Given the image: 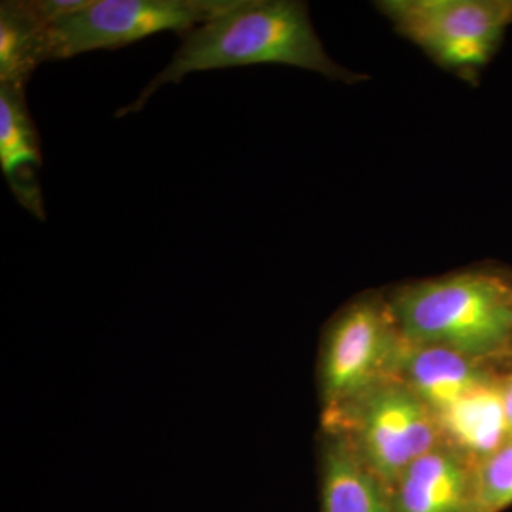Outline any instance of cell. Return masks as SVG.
Masks as SVG:
<instances>
[{"instance_id":"cell-1","label":"cell","mask_w":512,"mask_h":512,"mask_svg":"<svg viewBox=\"0 0 512 512\" xmlns=\"http://www.w3.org/2000/svg\"><path fill=\"white\" fill-rule=\"evenodd\" d=\"M180 39L170 63L136 101L117 110V117L143 110L160 87L208 70L276 64L315 72L335 82L353 84L367 79L328 55L313 28L308 5L298 0H235L227 12Z\"/></svg>"},{"instance_id":"cell-6","label":"cell","mask_w":512,"mask_h":512,"mask_svg":"<svg viewBox=\"0 0 512 512\" xmlns=\"http://www.w3.org/2000/svg\"><path fill=\"white\" fill-rule=\"evenodd\" d=\"M403 346L387 298L365 296L346 306L326 335L320 370L325 410L394 376Z\"/></svg>"},{"instance_id":"cell-10","label":"cell","mask_w":512,"mask_h":512,"mask_svg":"<svg viewBox=\"0 0 512 512\" xmlns=\"http://www.w3.org/2000/svg\"><path fill=\"white\" fill-rule=\"evenodd\" d=\"M436 419L441 441L477 466L511 437L500 372L441 410Z\"/></svg>"},{"instance_id":"cell-5","label":"cell","mask_w":512,"mask_h":512,"mask_svg":"<svg viewBox=\"0 0 512 512\" xmlns=\"http://www.w3.org/2000/svg\"><path fill=\"white\" fill-rule=\"evenodd\" d=\"M235 0H86L49 25L50 62L116 50L158 33L178 36L210 22Z\"/></svg>"},{"instance_id":"cell-8","label":"cell","mask_w":512,"mask_h":512,"mask_svg":"<svg viewBox=\"0 0 512 512\" xmlns=\"http://www.w3.org/2000/svg\"><path fill=\"white\" fill-rule=\"evenodd\" d=\"M42 146L35 121L30 116L26 89L0 84V170L16 201L46 220L39 171Z\"/></svg>"},{"instance_id":"cell-11","label":"cell","mask_w":512,"mask_h":512,"mask_svg":"<svg viewBox=\"0 0 512 512\" xmlns=\"http://www.w3.org/2000/svg\"><path fill=\"white\" fill-rule=\"evenodd\" d=\"M320 476L322 512H394L392 488L356 456L342 437L326 433Z\"/></svg>"},{"instance_id":"cell-4","label":"cell","mask_w":512,"mask_h":512,"mask_svg":"<svg viewBox=\"0 0 512 512\" xmlns=\"http://www.w3.org/2000/svg\"><path fill=\"white\" fill-rule=\"evenodd\" d=\"M376 8L431 62L476 83L512 26V0H383Z\"/></svg>"},{"instance_id":"cell-13","label":"cell","mask_w":512,"mask_h":512,"mask_svg":"<svg viewBox=\"0 0 512 512\" xmlns=\"http://www.w3.org/2000/svg\"><path fill=\"white\" fill-rule=\"evenodd\" d=\"M477 512L512 507V437L476 466Z\"/></svg>"},{"instance_id":"cell-7","label":"cell","mask_w":512,"mask_h":512,"mask_svg":"<svg viewBox=\"0 0 512 512\" xmlns=\"http://www.w3.org/2000/svg\"><path fill=\"white\" fill-rule=\"evenodd\" d=\"M392 500L394 512H477L476 466L440 443L404 468Z\"/></svg>"},{"instance_id":"cell-12","label":"cell","mask_w":512,"mask_h":512,"mask_svg":"<svg viewBox=\"0 0 512 512\" xmlns=\"http://www.w3.org/2000/svg\"><path fill=\"white\" fill-rule=\"evenodd\" d=\"M50 62L49 23L33 0L0 3V84L26 89L40 64Z\"/></svg>"},{"instance_id":"cell-2","label":"cell","mask_w":512,"mask_h":512,"mask_svg":"<svg viewBox=\"0 0 512 512\" xmlns=\"http://www.w3.org/2000/svg\"><path fill=\"white\" fill-rule=\"evenodd\" d=\"M404 342L478 362L512 359V279L490 269L424 279L387 296Z\"/></svg>"},{"instance_id":"cell-3","label":"cell","mask_w":512,"mask_h":512,"mask_svg":"<svg viewBox=\"0 0 512 512\" xmlns=\"http://www.w3.org/2000/svg\"><path fill=\"white\" fill-rule=\"evenodd\" d=\"M323 429L342 437L390 488L404 468L443 443L436 414L396 376L326 409Z\"/></svg>"},{"instance_id":"cell-14","label":"cell","mask_w":512,"mask_h":512,"mask_svg":"<svg viewBox=\"0 0 512 512\" xmlns=\"http://www.w3.org/2000/svg\"><path fill=\"white\" fill-rule=\"evenodd\" d=\"M500 386L503 393L505 416L512 437V359L507 360L500 369ZM510 437V439H511Z\"/></svg>"},{"instance_id":"cell-9","label":"cell","mask_w":512,"mask_h":512,"mask_svg":"<svg viewBox=\"0 0 512 512\" xmlns=\"http://www.w3.org/2000/svg\"><path fill=\"white\" fill-rule=\"evenodd\" d=\"M504 363L490 365L454 350L404 342L394 376L437 414L480 384L494 379Z\"/></svg>"}]
</instances>
